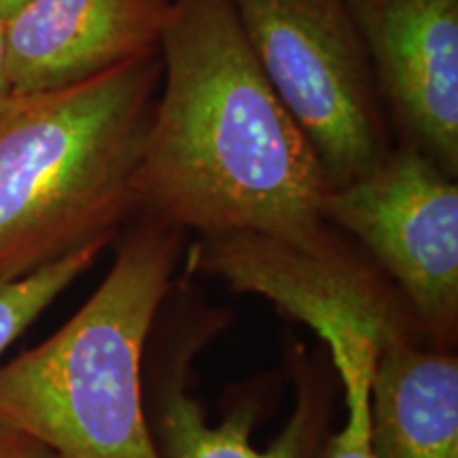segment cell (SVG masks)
<instances>
[{
    "label": "cell",
    "instance_id": "obj_1",
    "mask_svg": "<svg viewBox=\"0 0 458 458\" xmlns=\"http://www.w3.org/2000/svg\"><path fill=\"white\" fill-rule=\"evenodd\" d=\"M159 60L131 181L139 213L198 238H323L327 174L263 74L232 0H172Z\"/></svg>",
    "mask_w": 458,
    "mask_h": 458
},
{
    "label": "cell",
    "instance_id": "obj_2",
    "mask_svg": "<svg viewBox=\"0 0 458 458\" xmlns=\"http://www.w3.org/2000/svg\"><path fill=\"white\" fill-rule=\"evenodd\" d=\"M159 83L157 49L0 106V284L114 240L134 219L131 181Z\"/></svg>",
    "mask_w": 458,
    "mask_h": 458
},
{
    "label": "cell",
    "instance_id": "obj_3",
    "mask_svg": "<svg viewBox=\"0 0 458 458\" xmlns=\"http://www.w3.org/2000/svg\"><path fill=\"white\" fill-rule=\"evenodd\" d=\"M111 270L55 334L0 368V427L60 458H162L145 411V352L187 233L134 215Z\"/></svg>",
    "mask_w": 458,
    "mask_h": 458
},
{
    "label": "cell",
    "instance_id": "obj_4",
    "mask_svg": "<svg viewBox=\"0 0 458 458\" xmlns=\"http://www.w3.org/2000/svg\"><path fill=\"white\" fill-rule=\"evenodd\" d=\"M229 323V312L204 303L185 280H174L145 352V411L162 458H323L334 428L337 374L327 354L301 342L286 354L293 410L267 450L253 445V428L270 408V377L232 394V405L210 425L193 397V363Z\"/></svg>",
    "mask_w": 458,
    "mask_h": 458
},
{
    "label": "cell",
    "instance_id": "obj_5",
    "mask_svg": "<svg viewBox=\"0 0 458 458\" xmlns=\"http://www.w3.org/2000/svg\"><path fill=\"white\" fill-rule=\"evenodd\" d=\"M263 74L323 164L331 187L385 162L393 142L346 0H232Z\"/></svg>",
    "mask_w": 458,
    "mask_h": 458
},
{
    "label": "cell",
    "instance_id": "obj_6",
    "mask_svg": "<svg viewBox=\"0 0 458 458\" xmlns=\"http://www.w3.org/2000/svg\"><path fill=\"white\" fill-rule=\"evenodd\" d=\"M323 216L385 272L439 348L458 337L456 176L408 142L360 179L331 187Z\"/></svg>",
    "mask_w": 458,
    "mask_h": 458
},
{
    "label": "cell",
    "instance_id": "obj_7",
    "mask_svg": "<svg viewBox=\"0 0 458 458\" xmlns=\"http://www.w3.org/2000/svg\"><path fill=\"white\" fill-rule=\"evenodd\" d=\"M385 111L416 147L458 174V0H346Z\"/></svg>",
    "mask_w": 458,
    "mask_h": 458
},
{
    "label": "cell",
    "instance_id": "obj_8",
    "mask_svg": "<svg viewBox=\"0 0 458 458\" xmlns=\"http://www.w3.org/2000/svg\"><path fill=\"white\" fill-rule=\"evenodd\" d=\"M172 0H28L4 24L13 96L62 89L159 49Z\"/></svg>",
    "mask_w": 458,
    "mask_h": 458
},
{
    "label": "cell",
    "instance_id": "obj_9",
    "mask_svg": "<svg viewBox=\"0 0 458 458\" xmlns=\"http://www.w3.org/2000/svg\"><path fill=\"white\" fill-rule=\"evenodd\" d=\"M369 435L376 458H458V359L422 327L377 342Z\"/></svg>",
    "mask_w": 458,
    "mask_h": 458
},
{
    "label": "cell",
    "instance_id": "obj_10",
    "mask_svg": "<svg viewBox=\"0 0 458 458\" xmlns=\"http://www.w3.org/2000/svg\"><path fill=\"white\" fill-rule=\"evenodd\" d=\"M293 318L308 325L327 346L346 405V420L331 431L323 458H376L369 435L376 346L408 323V306L386 286L346 276L303 293L293 308Z\"/></svg>",
    "mask_w": 458,
    "mask_h": 458
},
{
    "label": "cell",
    "instance_id": "obj_11",
    "mask_svg": "<svg viewBox=\"0 0 458 458\" xmlns=\"http://www.w3.org/2000/svg\"><path fill=\"white\" fill-rule=\"evenodd\" d=\"M113 240H96L26 276L0 284V354L13 344L55 297L98 261Z\"/></svg>",
    "mask_w": 458,
    "mask_h": 458
},
{
    "label": "cell",
    "instance_id": "obj_12",
    "mask_svg": "<svg viewBox=\"0 0 458 458\" xmlns=\"http://www.w3.org/2000/svg\"><path fill=\"white\" fill-rule=\"evenodd\" d=\"M0 458H60L47 445L15 428L0 427Z\"/></svg>",
    "mask_w": 458,
    "mask_h": 458
},
{
    "label": "cell",
    "instance_id": "obj_13",
    "mask_svg": "<svg viewBox=\"0 0 458 458\" xmlns=\"http://www.w3.org/2000/svg\"><path fill=\"white\" fill-rule=\"evenodd\" d=\"M13 96L9 79V57H7V34H4V21L0 20V106Z\"/></svg>",
    "mask_w": 458,
    "mask_h": 458
},
{
    "label": "cell",
    "instance_id": "obj_14",
    "mask_svg": "<svg viewBox=\"0 0 458 458\" xmlns=\"http://www.w3.org/2000/svg\"><path fill=\"white\" fill-rule=\"evenodd\" d=\"M26 3L28 0H0V20L7 24L11 17H13L21 7H24Z\"/></svg>",
    "mask_w": 458,
    "mask_h": 458
}]
</instances>
